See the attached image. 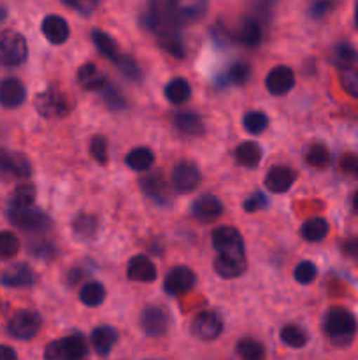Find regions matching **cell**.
Wrapping results in <instances>:
<instances>
[{
    "mask_svg": "<svg viewBox=\"0 0 358 360\" xmlns=\"http://www.w3.org/2000/svg\"><path fill=\"white\" fill-rule=\"evenodd\" d=\"M325 330L336 347H347L357 334V320L347 309L332 308L325 319Z\"/></svg>",
    "mask_w": 358,
    "mask_h": 360,
    "instance_id": "obj_1",
    "label": "cell"
},
{
    "mask_svg": "<svg viewBox=\"0 0 358 360\" xmlns=\"http://www.w3.org/2000/svg\"><path fill=\"white\" fill-rule=\"evenodd\" d=\"M28 46L23 35L16 30H4L0 34V65L16 67L27 60Z\"/></svg>",
    "mask_w": 358,
    "mask_h": 360,
    "instance_id": "obj_2",
    "label": "cell"
},
{
    "mask_svg": "<svg viewBox=\"0 0 358 360\" xmlns=\"http://www.w3.org/2000/svg\"><path fill=\"white\" fill-rule=\"evenodd\" d=\"M35 108L44 118H63L70 112V98L58 88H48L35 97Z\"/></svg>",
    "mask_w": 358,
    "mask_h": 360,
    "instance_id": "obj_3",
    "label": "cell"
},
{
    "mask_svg": "<svg viewBox=\"0 0 358 360\" xmlns=\"http://www.w3.org/2000/svg\"><path fill=\"white\" fill-rule=\"evenodd\" d=\"M88 352V345L83 336L74 334V336L63 338V340L53 341L46 347V360H77L84 357Z\"/></svg>",
    "mask_w": 358,
    "mask_h": 360,
    "instance_id": "obj_4",
    "label": "cell"
},
{
    "mask_svg": "<svg viewBox=\"0 0 358 360\" xmlns=\"http://www.w3.org/2000/svg\"><path fill=\"white\" fill-rule=\"evenodd\" d=\"M213 245L221 257H232V259L246 260L244 241H242L237 229L228 227V225L218 227L216 231L213 232Z\"/></svg>",
    "mask_w": 358,
    "mask_h": 360,
    "instance_id": "obj_5",
    "label": "cell"
},
{
    "mask_svg": "<svg viewBox=\"0 0 358 360\" xmlns=\"http://www.w3.org/2000/svg\"><path fill=\"white\" fill-rule=\"evenodd\" d=\"M39 330H41V316L34 311H28V309L18 311L7 326V333L14 340L20 341H30L32 338L37 336Z\"/></svg>",
    "mask_w": 358,
    "mask_h": 360,
    "instance_id": "obj_6",
    "label": "cell"
},
{
    "mask_svg": "<svg viewBox=\"0 0 358 360\" xmlns=\"http://www.w3.org/2000/svg\"><path fill=\"white\" fill-rule=\"evenodd\" d=\"M7 218H9V221L14 227L27 232L48 231L49 225H51V220H49L48 214L37 210H30V207L28 210H9Z\"/></svg>",
    "mask_w": 358,
    "mask_h": 360,
    "instance_id": "obj_7",
    "label": "cell"
},
{
    "mask_svg": "<svg viewBox=\"0 0 358 360\" xmlns=\"http://www.w3.org/2000/svg\"><path fill=\"white\" fill-rule=\"evenodd\" d=\"M32 174V165L23 153L0 150V176L6 179H25Z\"/></svg>",
    "mask_w": 358,
    "mask_h": 360,
    "instance_id": "obj_8",
    "label": "cell"
},
{
    "mask_svg": "<svg viewBox=\"0 0 358 360\" xmlns=\"http://www.w3.org/2000/svg\"><path fill=\"white\" fill-rule=\"evenodd\" d=\"M192 333L200 341H214L223 333V322L213 311H202L193 319Z\"/></svg>",
    "mask_w": 358,
    "mask_h": 360,
    "instance_id": "obj_9",
    "label": "cell"
},
{
    "mask_svg": "<svg viewBox=\"0 0 358 360\" xmlns=\"http://www.w3.org/2000/svg\"><path fill=\"white\" fill-rule=\"evenodd\" d=\"M140 327L150 338H160L168 329V315L161 306H147L140 315Z\"/></svg>",
    "mask_w": 358,
    "mask_h": 360,
    "instance_id": "obj_10",
    "label": "cell"
},
{
    "mask_svg": "<svg viewBox=\"0 0 358 360\" xmlns=\"http://www.w3.org/2000/svg\"><path fill=\"white\" fill-rule=\"evenodd\" d=\"M200 171L192 162H181L172 172V185L179 193H190L199 186Z\"/></svg>",
    "mask_w": 358,
    "mask_h": 360,
    "instance_id": "obj_11",
    "label": "cell"
},
{
    "mask_svg": "<svg viewBox=\"0 0 358 360\" xmlns=\"http://www.w3.org/2000/svg\"><path fill=\"white\" fill-rule=\"evenodd\" d=\"M193 285H195V274H193V271L185 266H179L174 267V269L165 276L164 288L171 295H181L192 290Z\"/></svg>",
    "mask_w": 358,
    "mask_h": 360,
    "instance_id": "obj_12",
    "label": "cell"
},
{
    "mask_svg": "<svg viewBox=\"0 0 358 360\" xmlns=\"http://www.w3.org/2000/svg\"><path fill=\"white\" fill-rule=\"evenodd\" d=\"M295 74L290 67L277 65L267 74L265 86L272 95H286L293 88Z\"/></svg>",
    "mask_w": 358,
    "mask_h": 360,
    "instance_id": "obj_13",
    "label": "cell"
},
{
    "mask_svg": "<svg viewBox=\"0 0 358 360\" xmlns=\"http://www.w3.org/2000/svg\"><path fill=\"white\" fill-rule=\"evenodd\" d=\"M25 98H27V90L20 79L7 77V79L0 81V105L7 109L20 108Z\"/></svg>",
    "mask_w": 358,
    "mask_h": 360,
    "instance_id": "obj_14",
    "label": "cell"
},
{
    "mask_svg": "<svg viewBox=\"0 0 358 360\" xmlns=\"http://www.w3.org/2000/svg\"><path fill=\"white\" fill-rule=\"evenodd\" d=\"M0 281H2V285H6L9 288H25L34 285L35 274L25 264H16V266H11L4 271L2 276H0Z\"/></svg>",
    "mask_w": 358,
    "mask_h": 360,
    "instance_id": "obj_15",
    "label": "cell"
},
{
    "mask_svg": "<svg viewBox=\"0 0 358 360\" xmlns=\"http://www.w3.org/2000/svg\"><path fill=\"white\" fill-rule=\"evenodd\" d=\"M192 213L193 217L199 218L200 221H213L223 213V204H221L214 195L206 193V195H200L199 199L193 202Z\"/></svg>",
    "mask_w": 358,
    "mask_h": 360,
    "instance_id": "obj_16",
    "label": "cell"
},
{
    "mask_svg": "<svg viewBox=\"0 0 358 360\" xmlns=\"http://www.w3.org/2000/svg\"><path fill=\"white\" fill-rule=\"evenodd\" d=\"M126 274H128V278L132 281L151 283V281L157 280V267H154V264L146 255H137L130 260Z\"/></svg>",
    "mask_w": 358,
    "mask_h": 360,
    "instance_id": "obj_17",
    "label": "cell"
},
{
    "mask_svg": "<svg viewBox=\"0 0 358 360\" xmlns=\"http://www.w3.org/2000/svg\"><path fill=\"white\" fill-rule=\"evenodd\" d=\"M42 34L51 44H63L69 39V23L62 16L49 14L42 21Z\"/></svg>",
    "mask_w": 358,
    "mask_h": 360,
    "instance_id": "obj_18",
    "label": "cell"
},
{
    "mask_svg": "<svg viewBox=\"0 0 358 360\" xmlns=\"http://www.w3.org/2000/svg\"><path fill=\"white\" fill-rule=\"evenodd\" d=\"M295 179L297 174L290 167H272L265 178V186L272 193H284L291 188Z\"/></svg>",
    "mask_w": 358,
    "mask_h": 360,
    "instance_id": "obj_19",
    "label": "cell"
},
{
    "mask_svg": "<svg viewBox=\"0 0 358 360\" xmlns=\"http://www.w3.org/2000/svg\"><path fill=\"white\" fill-rule=\"evenodd\" d=\"M77 81H79L81 86L84 90H104L107 86V81H105V76L102 74V70L98 69L93 63H84V65L79 67L77 70Z\"/></svg>",
    "mask_w": 358,
    "mask_h": 360,
    "instance_id": "obj_20",
    "label": "cell"
},
{
    "mask_svg": "<svg viewBox=\"0 0 358 360\" xmlns=\"http://www.w3.org/2000/svg\"><path fill=\"white\" fill-rule=\"evenodd\" d=\"M174 125L185 136H202L204 130H206L202 118L197 112L192 111L178 112L174 116Z\"/></svg>",
    "mask_w": 358,
    "mask_h": 360,
    "instance_id": "obj_21",
    "label": "cell"
},
{
    "mask_svg": "<svg viewBox=\"0 0 358 360\" xmlns=\"http://www.w3.org/2000/svg\"><path fill=\"white\" fill-rule=\"evenodd\" d=\"M234 157L235 160H237V164H241L242 167L253 169L260 164V160H262V148L256 143H253V141H246V143L239 144V146L235 148Z\"/></svg>",
    "mask_w": 358,
    "mask_h": 360,
    "instance_id": "obj_22",
    "label": "cell"
},
{
    "mask_svg": "<svg viewBox=\"0 0 358 360\" xmlns=\"http://www.w3.org/2000/svg\"><path fill=\"white\" fill-rule=\"evenodd\" d=\"M118 341V334L111 327H97V329L91 333V343H93L95 352L102 357L109 355V352L112 350V347Z\"/></svg>",
    "mask_w": 358,
    "mask_h": 360,
    "instance_id": "obj_23",
    "label": "cell"
},
{
    "mask_svg": "<svg viewBox=\"0 0 358 360\" xmlns=\"http://www.w3.org/2000/svg\"><path fill=\"white\" fill-rule=\"evenodd\" d=\"M35 200V186L30 183H21L14 188L9 204L11 210H28Z\"/></svg>",
    "mask_w": 358,
    "mask_h": 360,
    "instance_id": "obj_24",
    "label": "cell"
},
{
    "mask_svg": "<svg viewBox=\"0 0 358 360\" xmlns=\"http://www.w3.org/2000/svg\"><path fill=\"white\" fill-rule=\"evenodd\" d=\"M214 269L221 278H237L246 271V260L220 255L214 262Z\"/></svg>",
    "mask_w": 358,
    "mask_h": 360,
    "instance_id": "obj_25",
    "label": "cell"
},
{
    "mask_svg": "<svg viewBox=\"0 0 358 360\" xmlns=\"http://www.w3.org/2000/svg\"><path fill=\"white\" fill-rule=\"evenodd\" d=\"M300 234L305 241L318 243L325 239L326 234H329V224L323 218H311V220H307L302 225Z\"/></svg>",
    "mask_w": 358,
    "mask_h": 360,
    "instance_id": "obj_26",
    "label": "cell"
},
{
    "mask_svg": "<svg viewBox=\"0 0 358 360\" xmlns=\"http://www.w3.org/2000/svg\"><path fill=\"white\" fill-rule=\"evenodd\" d=\"M192 95V88H190L188 81L183 77H175V79L168 81L165 86V97L172 102V104H183L186 102Z\"/></svg>",
    "mask_w": 358,
    "mask_h": 360,
    "instance_id": "obj_27",
    "label": "cell"
},
{
    "mask_svg": "<svg viewBox=\"0 0 358 360\" xmlns=\"http://www.w3.org/2000/svg\"><path fill=\"white\" fill-rule=\"evenodd\" d=\"M91 39H93L97 49L105 56V58L112 60V62H116V60L119 58L118 44H116V41L111 37V35L105 34V32H102V30H93Z\"/></svg>",
    "mask_w": 358,
    "mask_h": 360,
    "instance_id": "obj_28",
    "label": "cell"
},
{
    "mask_svg": "<svg viewBox=\"0 0 358 360\" xmlns=\"http://www.w3.org/2000/svg\"><path fill=\"white\" fill-rule=\"evenodd\" d=\"M235 352H237V355L242 360H265V348H263V345L258 343L256 340H251V338L239 341Z\"/></svg>",
    "mask_w": 358,
    "mask_h": 360,
    "instance_id": "obj_29",
    "label": "cell"
},
{
    "mask_svg": "<svg viewBox=\"0 0 358 360\" xmlns=\"http://www.w3.org/2000/svg\"><path fill=\"white\" fill-rule=\"evenodd\" d=\"M154 155L147 148H135L126 155V165L133 171H146L153 165Z\"/></svg>",
    "mask_w": 358,
    "mask_h": 360,
    "instance_id": "obj_30",
    "label": "cell"
},
{
    "mask_svg": "<svg viewBox=\"0 0 358 360\" xmlns=\"http://www.w3.org/2000/svg\"><path fill=\"white\" fill-rule=\"evenodd\" d=\"M79 299L84 306L93 308V306H98L104 302L105 288L98 281H90V283L83 285V288L79 292Z\"/></svg>",
    "mask_w": 358,
    "mask_h": 360,
    "instance_id": "obj_31",
    "label": "cell"
},
{
    "mask_svg": "<svg viewBox=\"0 0 358 360\" xmlns=\"http://www.w3.org/2000/svg\"><path fill=\"white\" fill-rule=\"evenodd\" d=\"M239 37H241L242 44L246 46H256L262 41V25L255 18H246L244 23H242L241 32H239Z\"/></svg>",
    "mask_w": 358,
    "mask_h": 360,
    "instance_id": "obj_32",
    "label": "cell"
},
{
    "mask_svg": "<svg viewBox=\"0 0 358 360\" xmlns=\"http://www.w3.org/2000/svg\"><path fill=\"white\" fill-rule=\"evenodd\" d=\"M74 234L79 239H90L97 234V218L93 214L83 213L76 218L72 225Z\"/></svg>",
    "mask_w": 358,
    "mask_h": 360,
    "instance_id": "obj_33",
    "label": "cell"
},
{
    "mask_svg": "<svg viewBox=\"0 0 358 360\" xmlns=\"http://www.w3.org/2000/svg\"><path fill=\"white\" fill-rule=\"evenodd\" d=\"M281 340H283L284 345L291 348H302L307 343V334H305L304 329H300L295 323H288L281 329Z\"/></svg>",
    "mask_w": 358,
    "mask_h": 360,
    "instance_id": "obj_34",
    "label": "cell"
},
{
    "mask_svg": "<svg viewBox=\"0 0 358 360\" xmlns=\"http://www.w3.org/2000/svg\"><path fill=\"white\" fill-rule=\"evenodd\" d=\"M333 62L340 67V70L353 69L354 63H358L357 49H354L353 46L343 42V44H339L333 49Z\"/></svg>",
    "mask_w": 358,
    "mask_h": 360,
    "instance_id": "obj_35",
    "label": "cell"
},
{
    "mask_svg": "<svg viewBox=\"0 0 358 360\" xmlns=\"http://www.w3.org/2000/svg\"><path fill=\"white\" fill-rule=\"evenodd\" d=\"M305 162L314 169H325L330 164V151L323 144H312L305 153Z\"/></svg>",
    "mask_w": 358,
    "mask_h": 360,
    "instance_id": "obj_36",
    "label": "cell"
},
{
    "mask_svg": "<svg viewBox=\"0 0 358 360\" xmlns=\"http://www.w3.org/2000/svg\"><path fill=\"white\" fill-rule=\"evenodd\" d=\"M158 37H160V44L164 46L168 53H172L175 58H183V56H185V44H183L178 32L174 30L161 32V34H158Z\"/></svg>",
    "mask_w": 358,
    "mask_h": 360,
    "instance_id": "obj_37",
    "label": "cell"
},
{
    "mask_svg": "<svg viewBox=\"0 0 358 360\" xmlns=\"http://www.w3.org/2000/svg\"><path fill=\"white\" fill-rule=\"evenodd\" d=\"M140 183H142V188L147 195L153 197L158 202H165V199H167V186H165V183L158 176H147Z\"/></svg>",
    "mask_w": 358,
    "mask_h": 360,
    "instance_id": "obj_38",
    "label": "cell"
},
{
    "mask_svg": "<svg viewBox=\"0 0 358 360\" xmlns=\"http://www.w3.org/2000/svg\"><path fill=\"white\" fill-rule=\"evenodd\" d=\"M20 239H18L16 234L9 231L0 232V259L7 260L16 257L18 252H20Z\"/></svg>",
    "mask_w": 358,
    "mask_h": 360,
    "instance_id": "obj_39",
    "label": "cell"
},
{
    "mask_svg": "<svg viewBox=\"0 0 358 360\" xmlns=\"http://www.w3.org/2000/svg\"><path fill=\"white\" fill-rule=\"evenodd\" d=\"M242 123H244V129L248 130L249 134H255L256 136V134H262L263 130L267 129V125H269V118L260 111H249L246 112Z\"/></svg>",
    "mask_w": 358,
    "mask_h": 360,
    "instance_id": "obj_40",
    "label": "cell"
},
{
    "mask_svg": "<svg viewBox=\"0 0 358 360\" xmlns=\"http://www.w3.org/2000/svg\"><path fill=\"white\" fill-rule=\"evenodd\" d=\"M249 74H251V70H249V67L246 63H235V65H232L228 69L227 76L221 81L225 84H244L249 79Z\"/></svg>",
    "mask_w": 358,
    "mask_h": 360,
    "instance_id": "obj_41",
    "label": "cell"
},
{
    "mask_svg": "<svg viewBox=\"0 0 358 360\" xmlns=\"http://www.w3.org/2000/svg\"><path fill=\"white\" fill-rule=\"evenodd\" d=\"M90 155L93 157V160L97 164L105 165L109 160V155H107V141H105L104 136H95L91 139L90 144Z\"/></svg>",
    "mask_w": 358,
    "mask_h": 360,
    "instance_id": "obj_42",
    "label": "cell"
},
{
    "mask_svg": "<svg viewBox=\"0 0 358 360\" xmlns=\"http://www.w3.org/2000/svg\"><path fill=\"white\" fill-rule=\"evenodd\" d=\"M340 84L351 97L358 98V69H343L340 70Z\"/></svg>",
    "mask_w": 358,
    "mask_h": 360,
    "instance_id": "obj_43",
    "label": "cell"
},
{
    "mask_svg": "<svg viewBox=\"0 0 358 360\" xmlns=\"http://www.w3.org/2000/svg\"><path fill=\"white\" fill-rule=\"evenodd\" d=\"M316 274H318V271H316V266L312 262H309V260L298 264V266L295 267V271H293L295 280H297L300 285L312 283V281H314V278H316Z\"/></svg>",
    "mask_w": 358,
    "mask_h": 360,
    "instance_id": "obj_44",
    "label": "cell"
},
{
    "mask_svg": "<svg viewBox=\"0 0 358 360\" xmlns=\"http://www.w3.org/2000/svg\"><path fill=\"white\" fill-rule=\"evenodd\" d=\"M114 63L119 67V70H121L126 77H130V79H133V81L140 79V69L132 56L119 55V58L116 60Z\"/></svg>",
    "mask_w": 358,
    "mask_h": 360,
    "instance_id": "obj_45",
    "label": "cell"
},
{
    "mask_svg": "<svg viewBox=\"0 0 358 360\" xmlns=\"http://www.w3.org/2000/svg\"><path fill=\"white\" fill-rule=\"evenodd\" d=\"M105 101H107V105L111 109H123L125 108V101H123L121 95L114 90L112 86H105Z\"/></svg>",
    "mask_w": 358,
    "mask_h": 360,
    "instance_id": "obj_46",
    "label": "cell"
},
{
    "mask_svg": "<svg viewBox=\"0 0 358 360\" xmlns=\"http://www.w3.org/2000/svg\"><path fill=\"white\" fill-rule=\"evenodd\" d=\"M265 204H267L265 195H263V193H255V195L249 197V199L244 202V210L248 211V213H255V211L262 210Z\"/></svg>",
    "mask_w": 358,
    "mask_h": 360,
    "instance_id": "obj_47",
    "label": "cell"
},
{
    "mask_svg": "<svg viewBox=\"0 0 358 360\" xmlns=\"http://www.w3.org/2000/svg\"><path fill=\"white\" fill-rule=\"evenodd\" d=\"M340 167L350 174L358 176V155H344L340 160Z\"/></svg>",
    "mask_w": 358,
    "mask_h": 360,
    "instance_id": "obj_48",
    "label": "cell"
},
{
    "mask_svg": "<svg viewBox=\"0 0 358 360\" xmlns=\"http://www.w3.org/2000/svg\"><path fill=\"white\" fill-rule=\"evenodd\" d=\"M343 250H344V253H346V255L358 259V238L347 239V241L343 245Z\"/></svg>",
    "mask_w": 358,
    "mask_h": 360,
    "instance_id": "obj_49",
    "label": "cell"
},
{
    "mask_svg": "<svg viewBox=\"0 0 358 360\" xmlns=\"http://www.w3.org/2000/svg\"><path fill=\"white\" fill-rule=\"evenodd\" d=\"M332 7L333 6L330 2H316L314 6L311 7V16H314V18L323 16V14H325L329 9H332Z\"/></svg>",
    "mask_w": 358,
    "mask_h": 360,
    "instance_id": "obj_50",
    "label": "cell"
},
{
    "mask_svg": "<svg viewBox=\"0 0 358 360\" xmlns=\"http://www.w3.org/2000/svg\"><path fill=\"white\" fill-rule=\"evenodd\" d=\"M65 4L76 11H83L84 14H88L91 9H95V7H97V4H93V2H65Z\"/></svg>",
    "mask_w": 358,
    "mask_h": 360,
    "instance_id": "obj_51",
    "label": "cell"
},
{
    "mask_svg": "<svg viewBox=\"0 0 358 360\" xmlns=\"http://www.w3.org/2000/svg\"><path fill=\"white\" fill-rule=\"evenodd\" d=\"M0 360H18L16 352H14L11 347L0 345Z\"/></svg>",
    "mask_w": 358,
    "mask_h": 360,
    "instance_id": "obj_52",
    "label": "cell"
},
{
    "mask_svg": "<svg viewBox=\"0 0 358 360\" xmlns=\"http://www.w3.org/2000/svg\"><path fill=\"white\" fill-rule=\"evenodd\" d=\"M351 204H353V210L358 211V192H354L353 199H351Z\"/></svg>",
    "mask_w": 358,
    "mask_h": 360,
    "instance_id": "obj_53",
    "label": "cell"
},
{
    "mask_svg": "<svg viewBox=\"0 0 358 360\" xmlns=\"http://www.w3.org/2000/svg\"><path fill=\"white\" fill-rule=\"evenodd\" d=\"M6 16H7V11L4 9V7H0V23H2V21L6 20Z\"/></svg>",
    "mask_w": 358,
    "mask_h": 360,
    "instance_id": "obj_54",
    "label": "cell"
},
{
    "mask_svg": "<svg viewBox=\"0 0 358 360\" xmlns=\"http://www.w3.org/2000/svg\"><path fill=\"white\" fill-rule=\"evenodd\" d=\"M354 23H357L358 27V6H357V11H354Z\"/></svg>",
    "mask_w": 358,
    "mask_h": 360,
    "instance_id": "obj_55",
    "label": "cell"
}]
</instances>
